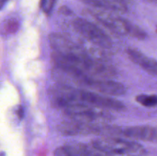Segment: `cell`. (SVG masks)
Returning <instances> with one entry per match:
<instances>
[{
    "label": "cell",
    "mask_w": 157,
    "mask_h": 156,
    "mask_svg": "<svg viewBox=\"0 0 157 156\" xmlns=\"http://www.w3.org/2000/svg\"><path fill=\"white\" fill-rule=\"evenodd\" d=\"M55 156H110L92 145L75 143L64 145L55 149Z\"/></svg>",
    "instance_id": "ba28073f"
},
{
    "label": "cell",
    "mask_w": 157,
    "mask_h": 156,
    "mask_svg": "<svg viewBox=\"0 0 157 156\" xmlns=\"http://www.w3.org/2000/svg\"><path fill=\"white\" fill-rule=\"evenodd\" d=\"M91 145L110 156H144L147 153L145 148L137 142L114 137L101 138L94 140Z\"/></svg>",
    "instance_id": "277c9868"
},
{
    "label": "cell",
    "mask_w": 157,
    "mask_h": 156,
    "mask_svg": "<svg viewBox=\"0 0 157 156\" xmlns=\"http://www.w3.org/2000/svg\"><path fill=\"white\" fill-rule=\"evenodd\" d=\"M94 8L124 12L127 10V0H81Z\"/></svg>",
    "instance_id": "8fae6325"
},
{
    "label": "cell",
    "mask_w": 157,
    "mask_h": 156,
    "mask_svg": "<svg viewBox=\"0 0 157 156\" xmlns=\"http://www.w3.org/2000/svg\"><path fill=\"white\" fill-rule=\"evenodd\" d=\"M54 76L60 84L95 92L106 96H121L127 91L121 83L110 79L90 77L73 70L54 67Z\"/></svg>",
    "instance_id": "7a4b0ae2"
},
{
    "label": "cell",
    "mask_w": 157,
    "mask_h": 156,
    "mask_svg": "<svg viewBox=\"0 0 157 156\" xmlns=\"http://www.w3.org/2000/svg\"><path fill=\"white\" fill-rule=\"evenodd\" d=\"M19 28V23L15 18H9L2 23V32L5 35L7 34H14L18 31Z\"/></svg>",
    "instance_id": "7c38bea8"
},
{
    "label": "cell",
    "mask_w": 157,
    "mask_h": 156,
    "mask_svg": "<svg viewBox=\"0 0 157 156\" xmlns=\"http://www.w3.org/2000/svg\"><path fill=\"white\" fill-rule=\"evenodd\" d=\"M8 0H0V10L3 8V6H5L6 2H7Z\"/></svg>",
    "instance_id": "2e32d148"
},
{
    "label": "cell",
    "mask_w": 157,
    "mask_h": 156,
    "mask_svg": "<svg viewBox=\"0 0 157 156\" xmlns=\"http://www.w3.org/2000/svg\"><path fill=\"white\" fill-rule=\"evenodd\" d=\"M55 1L56 0H50V2H49L48 3H46L45 6H44L45 8V10H46V12H50L51 10L52 9V8L54 7V5H55Z\"/></svg>",
    "instance_id": "5bb4252c"
},
{
    "label": "cell",
    "mask_w": 157,
    "mask_h": 156,
    "mask_svg": "<svg viewBox=\"0 0 157 156\" xmlns=\"http://www.w3.org/2000/svg\"><path fill=\"white\" fill-rule=\"evenodd\" d=\"M89 13L106 28L118 35H130L138 39H144L146 33L137 27L131 24L124 18L113 15L108 10L99 8H93L88 10Z\"/></svg>",
    "instance_id": "3957f363"
},
{
    "label": "cell",
    "mask_w": 157,
    "mask_h": 156,
    "mask_svg": "<svg viewBox=\"0 0 157 156\" xmlns=\"http://www.w3.org/2000/svg\"><path fill=\"white\" fill-rule=\"evenodd\" d=\"M121 134L127 138L137 140L154 142L156 139V129L149 125H138L130 126L121 129Z\"/></svg>",
    "instance_id": "9c48e42d"
},
{
    "label": "cell",
    "mask_w": 157,
    "mask_h": 156,
    "mask_svg": "<svg viewBox=\"0 0 157 156\" xmlns=\"http://www.w3.org/2000/svg\"><path fill=\"white\" fill-rule=\"evenodd\" d=\"M127 54L133 62L142 67L147 73L153 76H156L157 64L156 60L148 58L142 52L134 48L127 49Z\"/></svg>",
    "instance_id": "30bf717a"
},
{
    "label": "cell",
    "mask_w": 157,
    "mask_h": 156,
    "mask_svg": "<svg viewBox=\"0 0 157 156\" xmlns=\"http://www.w3.org/2000/svg\"><path fill=\"white\" fill-rule=\"evenodd\" d=\"M62 110L71 119L82 122H101L110 118V115L106 110L84 103L71 104Z\"/></svg>",
    "instance_id": "8992f818"
},
{
    "label": "cell",
    "mask_w": 157,
    "mask_h": 156,
    "mask_svg": "<svg viewBox=\"0 0 157 156\" xmlns=\"http://www.w3.org/2000/svg\"><path fill=\"white\" fill-rule=\"evenodd\" d=\"M136 101L144 106L153 107L157 104V96L156 95H139L136 96Z\"/></svg>",
    "instance_id": "4fadbf2b"
},
{
    "label": "cell",
    "mask_w": 157,
    "mask_h": 156,
    "mask_svg": "<svg viewBox=\"0 0 157 156\" xmlns=\"http://www.w3.org/2000/svg\"><path fill=\"white\" fill-rule=\"evenodd\" d=\"M50 97L55 106L62 109L75 103H84L101 110L121 111L125 106L118 99L89 90L58 84L50 90Z\"/></svg>",
    "instance_id": "6da1fadb"
},
{
    "label": "cell",
    "mask_w": 157,
    "mask_h": 156,
    "mask_svg": "<svg viewBox=\"0 0 157 156\" xmlns=\"http://www.w3.org/2000/svg\"><path fill=\"white\" fill-rule=\"evenodd\" d=\"M58 129L65 136H79L90 134H120L121 128L105 125L103 122H87L71 119L61 123Z\"/></svg>",
    "instance_id": "5b68a950"
},
{
    "label": "cell",
    "mask_w": 157,
    "mask_h": 156,
    "mask_svg": "<svg viewBox=\"0 0 157 156\" xmlns=\"http://www.w3.org/2000/svg\"><path fill=\"white\" fill-rule=\"evenodd\" d=\"M47 3V0H41V2H40V6L41 8H44V6H45V4Z\"/></svg>",
    "instance_id": "e0dca14e"
},
{
    "label": "cell",
    "mask_w": 157,
    "mask_h": 156,
    "mask_svg": "<svg viewBox=\"0 0 157 156\" xmlns=\"http://www.w3.org/2000/svg\"><path fill=\"white\" fill-rule=\"evenodd\" d=\"M148 1H151V2H156V0H148Z\"/></svg>",
    "instance_id": "ac0fdd59"
},
{
    "label": "cell",
    "mask_w": 157,
    "mask_h": 156,
    "mask_svg": "<svg viewBox=\"0 0 157 156\" xmlns=\"http://www.w3.org/2000/svg\"><path fill=\"white\" fill-rule=\"evenodd\" d=\"M17 113H18V116L19 117V119H22L23 116H24V111H23V109L21 107H19V109L17 111Z\"/></svg>",
    "instance_id": "9a60e30c"
},
{
    "label": "cell",
    "mask_w": 157,
    "mask_h": 156,
    "mask_svg": "<svg viewBox=\"0 0 157 156\" xmlns=\"http://www.w3.org/2000/svg\"><path fill=\"white\" fill-rule=\"evenodd\" d=\"M73 26L86 39L103 48H110L113 42L104 30L87 19L77 18L73 21Z\"/></svg>",
    "instance_id": "52a82bcc"
}]
</instances>
